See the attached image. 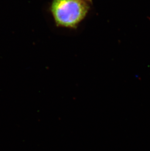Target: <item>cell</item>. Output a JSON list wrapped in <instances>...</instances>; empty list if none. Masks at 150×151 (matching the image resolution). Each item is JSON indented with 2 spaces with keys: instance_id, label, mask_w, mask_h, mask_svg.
I'll list each match as a JSON object with an SVG mask.
<instances>
[{
  "instance_id": "1",
  "label": "cell",
  "mask_w": 150,
  "mask_h": 151,
  "mask_svg": "<svg viewBox=\"0 0 150 151\" xmlns=\"http://www.w3.org/2000/svg\"><path fill=\"white\" fill-rule=\"evenodd\" d=\"M89 6L84 0H53L50 10L57 26L75 28L85 18Z\"/></svg>"
},
{
  "instance_id": "2",
  "label": "cell",
  "mask_w": 150,
  "mask_h": 151,
  "mask_svg": "<svg viewBox=\"0 0 150 151\" xmlns=\"http://www.w3.org/2000/svg\"><path fill=\"white\" fill-rule=\"evenodd\" d=\"M84 1H87V2H91L92 1V0H84Z\"/></svg>"
}]
</instances>
